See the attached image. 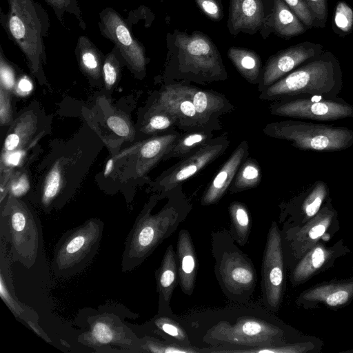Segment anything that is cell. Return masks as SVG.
Segmentation results:
<instances>
[{
  "label": "cell",
  "mask_w": 353,
  "mask_h": 353,
  "mask_svg": "<svg viewBox=\"0 0 353 353\" xmlns=\"http://www.w3.org/2000/svg\"><path fill=\"white\" fill-rule=\"evenodd\" d=\"M166 46L165 73L171 77L199 83L228 78L218 48L205 33L175 29L167 34Z\"/></svg>",
  "instance_id": "1"
},
{
  "label": "cell",
  "mask_w": 353,
  "mask_h": 353,
  "mask_svg": "<svg viewBox=\"0 0 353 353\" xmlns=\"http://www.w3.org/2000/svg\"><path fill=\"white\" fill-rule=\"evenodd\" d=\"M138 316L117 303H105L97 309L84 308L74 321L81 330L77 341L95 352H141V337L125 321L126 318Z\"/></svg>",
  "instance_id": "2"
},
{
  "label": "cell",
  "mask_w": 353,
  "mask_h": 353,
  "mask_svg": "<svg viewBox=\"0 0 353 353\" xmlns=\"http://www.w3.org/2000/svg\"><path fill=\"white\" fill-rule=\"evenodd\" d=\"M0 238L8 245L13 262L32 268L43 254L40 219L30 204L21 198L7 196L0 205Z\"/></svg>",
  "instance_id": "3"
},
{
  "label": "cell",
  "mask_w": 353,
  "mask_h": 353,
  "mask_svg": "<svg viewBox=\"0 0 353 353\" xmlns=\"http://www.w3.org/2000/svg\"><path fill=\"white\" fill-rule=\"evenodd\" d=\"M4 28L25 56L32 74L46 82L43 65L46 54L43 38L48 34L49 19L34 0H8Z\"/></svg>",
  "instance_id": "4"
},
{
  "label": "cell",
  "mask_w": 353,
  "mask_h": 353,
  "mask_svg": "<svg viewBox=\"0 0 353 353\" xmlns=\"http://www.w3.org/2000/svg\"><path fill=\"white\" fill-rule=\"evenodd\" d=\"M157 199L152 197L145 205L126 236L121 263L123 272L139 266L185 217L184 212L171 205L152 214Z\"/></svg>",
  "instance_id": "5"
},
{
  "label": "cell",
  "mask_w": 353,
  "mask_h": 353,
  "mask_svg": "<svg viewBox=\"0 0 353 353\" xmlns=\"http://www.w3.org/2000/svg\"><path fill=\"white\" fill-rule=\"evenodd\" d=\"M342 72L336 57L324 50L263 90L260 97L275 99L301 94L324 96L341 85Z\"/></svg>",
  "instance_id": "6"
},
{
  "label": "cell",
  "mask_w": 353,
  "mask_h": 353,
  "mask_svg": "<svg viewBox=\"0 0 353 353\" xmlns=\"http://www.w3.org/2000/svg\"><path fill=\"white\" fill-rule=\"evenodd\" d=\"M104 223L90 218L64 232L56 243L51 269L58 278L67 279L82 272L99 249Z\"/></svg>",
  "instance_id": "7"
},
{
  "label": "cell",
  "mask_w": 353,
  "mask_h": 353,
  "mask_svg": "<svg viewBox=\"0 0 353 353\" xmlns=\"http://www.w3.org/2000/svg\"><path fill=\"white\" fill-rule=\"evenodd\" d=\"M70 149L55 159L44 174L32 201L45 213L61 210L72 197L83 176V170H88L89 162L83 158V152L77 147Z\"/></svg>",
  "instance_id": "8"
},
{
  "label": "cell",
  "mask_w": 353,
  "mask_h": 353,
  "mask_svg": "<svg viewBox=\"0 0 353 353\" xmlns=\"http://www.w3.org/2000/svg\"><path fill=\"white\" fill-rule=\"evenodd\" d=\"M263 132L270 137L291 141L303 150L339 151L353 144V131L341 127L286 121L268 124Z\"/></svg>",
  "instance_id": "9"
},
{
  "label": "cell",
  "mask_w": 353,
  "mask_h": 353,
  "mask_svg": "<svg viewBox=\"0 0 353 353\" xmlns=\"http://www.w3.org/2000/svg\"><path fill=\"white\" fill-rule=\"evenodd\" d=\"M207 341L213 345H234L252 348L288 344L278 325L255 316H241L234 323L221 321L210 328Z\"/></svg>",
  "instance_id": "10"
},
{
  "label": "cell",
  "mask_w": 353,
  "mask_h": 353,
  "mask_svg": "<svg viewBox=\"0 0 353 353\" xmlns=\"http://www.w3.org/2000/svg\"><path fill=\"white\" fill-rule=\"evenodd\" d=\"M216 277L228 296L249 299L254 289L256 274L251 261L235 245L214 251Z\"/></svg>",
  "instance_id": "11"
},
{
  "label": "cell",
  "mask_w": 353,
  "mask_h": 353,
  "mask_svg": "<svg viewBox=\"0 0 353 353\" xmlns=\"http://www.w3.org/2000/svg\"><path fill=\"white\" fill-rule=\"evenodd\" d=\"M339 228L337 214L331 204L321 207L319 212L305 224L288 227L284 241L294 262L317 243L330 241Z\"/></svg>",
  "instance_id": "12"
},
{
  "label": "cell",
  "mask_w": 353,
  "mask_h": 353,
  "mask_svg": "<svg viewBox=\"0 0 353 353\" xmlns=\"http://www.w3.org/2000/svg\"><path fill=\"white\" fill-rule=\"evenodd\" d=\"M99 19L101 34L114 44L133 73L144 77L148 61L145 48L134 37L125 21L111 8L103 9L99 14Z\"/></svg>",
  "instance_id": "13"
},
{
  "label": "cell",
  "mask_w": 353,
  "mask_h": 353,
  "mask_svg": "<svg viewBox=\"0 0 353 353\" xmlns=\"http://www.w3.org/2000/svg\"><path fill=\"white\" fill-rule=\"evenodd\" d=\"M262 289L268 309L276 312L281 303L284 288V254L281 234L273 222L269 230L263 257Z\"/></svg>",
  "instance_id": "14"
},
{
  "label": "cell",
  "mask_w": 353,
  "mask_h": 353,
  "mask_svg": "<svg viewBox=\"0 0 353 353\" xmlns=\"http://www.w3.org/2000/svg\"><path fill=\"white\" fill-rule=\"evenodd\" d=\"M228 145L227 137L212 139L163 172L154 183V188L164 192L170 190L216 159L224 152Z\"/></svg>",
  "instance_id": "15"
},
{
  "label": "cell",
  "mask_w": 353,
  "mask_h": 353,
  "mask_svg": "<svg viewBox=\"0 0 353 353\" xmlns=\"http://www.w3.org/2000/svg\"><path fill=\"white\" fill-rule=\"evenodd\" d=\"M274 5V0H230L227 21L230 34L235 37L241 32L250 35L259 32L267 39Z\"/></svg>",
  "instance_id": "16"
},
{
  "label": "cell",
  "mask_w": 353,
  "mask_h": 353,
  "mask_svg": "<svg viewBox=\"0 0 353 353\" xmlns=\"http://www.w3.org/2000/svg\"><path fill=\"white\" fill-rule=\"evenodd\" d=\"M272 114L292 118L333 121L353 117V106L321 98L297 99L272 107Z\"/></svg>",
  "instance_id": "17"
},
{
  "label": "cell",
  "mask_w": 353,
  "mask_h": 353,
  "mask_svg": "<svg viewBox=\"0 0 353 353\" xmlns=\"http://www.w3.org/2000/svg\"><path fill=\"white\" fill-rule=\"evenodd\" d=\"M324 50L320 43L303 41L277 52L266 61L262 70L259 88L263 91Z\"/></svg>",
  "instance_id": "18"
},
{
  "label": "cell",
  "mask_w": 353,
  "mask_h": 353,
  "mask_svg": "<svg viewBox=\"0 0 353 353\" xmlns=\"http://www.w3.org/2000/svg\"><path fill=\"white\" fill-rule=\"evenodd\" d=\"M12 260L6 242L0 238V296L18 320L23 321L37 335L50 343L52 340L41 328L38 314L31 307L19 301L12 281Z\"/></svg>",
  "instance_id": "19"
},
{
  "label": "cell",
  "mask_w": 353,
  "mask_h": 353,
  "mask_svg": "<svg viewBox=\"0 0 353 353\" xmlns=\"http://www.w3.org/2000/svg\"><path fill=\"white\" fill-rule=\"evenodd\" d=\"M350 249L341 239L332 246L320 242L307 251L294 265L290 281L293 286L300 285L312 277L331 268L340 257L350 253Z\"/></svg>",
  "instance_id": "20"
},
{
  "label": "cell",
  "mask_w": 353,
  "mask_h": 353,
  "mask_svg": "<svg viewBox=\"0 0 353 353\" xmlns=\"http://www.w3.org/2000/svg\"><path fill=\"white\" fill-rule=\"evenodd\" d=\"M180 134L173 132L161 136H156L148 140L136 143L129 149L117 155L127 157L125 166H134L133 174L136 177L143 176L170 149L180 137Z\"/></svg>",
  "instance_id": "21"
},
{
  "label": "cell",
  "mask_w": 353,
  "mask_h": 353,
  "mask_svg": "<svg viewBox=\"0 0 353 353\" xmlns=\"http://www.w3.org/2000/svg\"><path fill=\"white\" fill-rule=\"evenodd\" d=\"M353 301V276L350 279L324 283L302 292L296 303L305 309L325 306L338 310Z\"/></svg>",
  "instance_id": "22"
},
{
  "label": "cell",
  "mask_w": 353,
  "mask_h": 353,
  "mask_svg": "<svg viewBox=\"0 0 353 353\" xmlns=\"http://www.w3.org/2000/svg\"><path fill=\"white\" fill-rule=\"evenodd\" d=\"M163 110L172 115L183 129H205L196 115L194 104L180 83L168 84L160 92L148 112Z\"/></svg>",
  "instance_id": "23"
},
{
  "label": "cell",
  "mask_w": 353,
  "mask_h": 353,
  "mask_svg": "<svg viewBox=\"0 0 353 353\" xmlns=\"http://www.w3.org/2000/svg\"><path fill=\"white\" fill-rule=\"evenodd\" d=\"M39 108H28L13 120L3 141L1 154L19 152L28 155L45 130L39 131Z\"/></svg>",
  "instance_id": "24"
},
{
  "label": "cell",
  "mask_w": 353,
  "mask_h": 353,
  "mask_svg": "<svg viewBox=\"0 0 353 353\" xmlns=\"http://www.w3.org/2000/svg\"><path fill=\"white\" fill-rule=\"evenodd\" d=\"M180 85L192 101L199 120L204 128L212 125V122L220 115L233 108L224 96L219 93L200 90L186 84L180 83Z\"/></svg>",
  "instance_id": "25"
},
{
  "label": "cell",
  "mask_w": 353,
  "mask_h": 353,
  "mask_svg": "<svg viewBox=\"0 0 353 353\" xmlns=\"http://www.w3.org/2000/svg\"><path fill=\"white\" fill-rule=\"evenodd\" d=\"M248 149L245 141H243L235 149L206 190L201 200L203 205L215 203L223 196L245 159Z\"/></svg>",
  "instance_id": "26"
},
{
  "label": "cell",
  "mask_w": 353,
  "mask_h": 353,
  "mask_svg": "<svg viewBox=\"0 0 353 353\" xmlns=\"http://www.w3.org/2000/svg\"><path fill=\"white\" fill-rule=\"evenodd\" d=\"M176 248L179 283L182 291L191 295L195 285L197 260L191 236L186 230L180 231Z\"/></svg>",
  "instance_id": "27"
},
{
  "label": "cell",
  "mask_w": 353,
  "mask_h": 353,
  "mask_svg": "<svg viewBox=\"0 0 353 353\" xmlns=\"http://www.w3.org/2000/svg\"><path fill=\"white\" fill-rule=\"evenodd\" d=\"M179 276L176 256L172 245H170L163 255L160 267L155 272L157 290L159 293V312L168 308Z\"/></svg>",
  "instance_id": "28"
},
{
  "label": "cell",
  "mask_w": 353,
  "mask_h": 353,
  "mask_svg": "<svg viewBox=\"0 0 353 353\" xmlns=\"http://www.w3.org/2000/svg\"><path fill=\"white\" fill-rule=\"evenodd\" d=\"M270 34L290 39L305 33L307 28L283 0H274L269 21Z\"/></svg>",
  "instance_id": "29"
},
{
  "label": "cell",
  "mask_w": 353,
  "mask_h": 353,
  "mask_svg": "<svg viewBox=\"0 0 353 353\" xmlns=\"http://www.w3.org/2000/svg\"><path fill=\"white\" fill-rule=\"evenodd\" d=\"M75 54L82 72L93 81H100L105 57L88 37H79Z\"/></svg>",
  "instance_id": "30"
},
{
  "label": "cell",
  "mask_w": 353,
  "mask_h": 353,
  "mask_svg": "<svg viewBox=\"0 0 353 353\" xmlns=\"http://www.w3.org/2000/svg\"><path fill=\"white\" fill-rule=\"evenodd\" d=\"M228 57L240 74L251 83H259L262 74L260 56L254 50L232 46L227 52Z\"/></svg>",
  "instance_id": "31"
},
{
  "label": "cell",
  "mask_w": 353,
  "mask_h": 353,
  "mask_svg": "<svg viewBox=\"0 0 353 353\" xmlns=\"http://www.w3.org/2000/svg\"><path fill=\"white\" fill-rule=\"evenodd\" d=\"M214 134L212 129L194 130L184 135H181L164 155L163 159L183 158L190 152L212 140Z\"/></svg>",
  "instance_id": "32"
},
{
  "label": "cell",
  "mask_w": 353,
  "mask_h": 353,
  "mask_svg": "<svg viewBox=\"0 0 353 353\" xmlns=\"http://www.w3.org/2000/svg\"><path fill=\"white\" fill-rule=\"evenodd\" d=\"M327 195V188L325 183L317 182L312 191L301 203L298 212L292 217L291 226H299L312 219L320 210Z\"/></svg>",
  "instance_id": "33"
},
{
  "label": "cell",
  "mask_w": 353,
  "mask_h": 353,
  "mask_svg": "<svg viewBox=\"0 0 353 353\" xmlns=\"http://www.w3.org/2000/svg\"><path fill=\"white\" fill-rule=\"evenodd\" d=\"M261 180V172L257 162L248 159L239 167L230 190L236 192L254 188Z\"/></svg>",
  "instance_id": "34"
},
{
  "label": "cell",
  "mask_w": 353,
  "mask_h": 353,
  "mask_svg": "<svg viewBox=\"0 0 353 353\" xmlns=\"http://www.w3.org/2000/svg\"><path fill=\"white\" fill-rule=\"evenodd\" d=\"M230 218L234 232V238L243 245L250 234L251 222L245 206L239 202H233L229 207Z\"/></svg>",
  "instance_id": "35"
},
{
  "label": "cell",
  "mask_w": 353,
  "mask_h": 353,
  "mask_svg": "<svg viewBox=\"0 0 353 353\" xmlns=\"http://www.w3.org/2000/svg\"><path fill=\"white\" fill-rule=\"evenodd\" d=\"M321 350L320 342L315 339L283 345H272L248 350H230V352H258V353H308L317 352Z\"/></svg>",
  "instance_id": "36"
},
{
  "label": "cell",
  "mask_w": 353,
  "mask_h": 353,
  "mask_svg": "<svg viewBox=\"0 0 353 353\" xmlns=\"http://www.w3.org/2000/svg\"><path fill=\"white\" fill-rule=\"evenodd\" d=\"M143 326L153 327L155 328L154 332L159 331L163 332L182 345L190 346L188 335L181 326L174 319L161 313H158L150 321Z\"/></svg>",
  "instance_id": "37"
},
{
  "label": "cell",
  "mask_w": 353,
  "mask_h": 353,
  "mask_svg": "<svg viewBox=\"0 0 353 353\" xmlns=\"http://www.w3.org/2000/svg\"><path fill=\"white\" fill-rule=\"evenodd\" d=\"M30 181L28 174L23 170H16L6 181L1 182V200L2 203L7 196L21 198L30 190Z\"/></svg>",
  "instance_id": "38"
},
{
  "label": "cell",
  "mask_w": 353,
  "mask_h": 353,
  "mask_svg": "<svg viewBox=\"0 0 353 353\" xmlns=\"http://www.w3.org/2000/svg\"><path fill=\"white\" fill-rule=\"evenodd\" d=\"M174 125H177L176 119L168 112L163 110L150 111L147 112L141 130L145 134H152L170 129Z\"/></svg>",
  "instance_id": "39"
},
{
  "label": "cell",
  "mask_w": 353,
  "mask_h": 353,
  "mask_svg": "<svg viewBox=\"0 0 353 353\" xmlns=\"http://www.w3.org/2000/svg\"><path fill=\"white\" fill-rule=\"evenodd\" d=\"M121 55L114 48L104 58L102 68V78L108 90L112 89L117 83L121 73Z\"/></svg>",
  "instance_id": "40"
},
{
  "label": "cell",
  "mask_w": 353,
  "mask_h": 353,
  "mask_svg": "<svg viewBox=\"0 0 353 353\" xmlns=\"http://www.w3.org/2000/svg\"><path fill=\"white\" fill-rule=\"evenodd\" d=\"M141 352L152 353H192L198 352L190 346L164 343L150 336L141 337Z\"/></svg>",
  "instance_id": "41"
},
{
  "label": "cell",
  "mask_w": 353,
  "mask_h": 353,
  "mask_svg": "<svg viewBox=\"0 0 353 353\" xmlns=\"http://www.w3.org/2000/svg\"><path fill=\"white\" fill-rule=\"evenodd\" d=\"M105 123L110 130L117 136L128 141H132L134 137V130L127 117L121 113L112 112L105 119Z\"/></svg>",
  "instance_id": "42"
},
{
  "label": "cell",
  "mask_w": 353,
  "mask_h": 353,
  "mask_svg": "<svg viewBox=\"0 0 353 353\" xmlns=\"http://www.w3.org/2000/svg\"><path fill=\"white\" fill-rule=\"evenodd\" d=\"M53 9L58 19L63 22L65 12L74 15L79 21L80 26L85 29V23L83 19L78 0H45Z\"/></svg>",
  "instance_id": "43"
},
{
  "label": "cell",
  "mask_w": 353,
  "mask_h": 353,
  "mask_svg": "<svg viewBox=\"0 0 353 353\" xmlns=\"http://www.w3.org/2000/svg\"><path fill=\"white\" fill-rule=\"evenodd\" d=\"M334 24L341 36L349 34L353 29V10L344 1H339L336 6Z\"/></svg>",
  "instance_id": "44"
},
{
  "label": "cell",
  "mask_w": 353,
  "mask_h": 353,
  "mask_svg": "<svg viewBox=\"0 0 353 353\" xmlns=\"http://www.w3.org/2000/svg\"><path fill=\"white\" fill-rule=\"evenodd\" d=\"M17 79L16 70L0 50V86L12 93L14 90Z\"/></svg>",
  "instance_id": "45"
},
{
  "label": "cell",
  "mask_w": 353,
  "mask_h": 353,
  "mask_svg": "<svg viewBox=\"0 0 353 353\" xmlns=\"http://www.w3.org/2000/svg\"><path fill=\"white\" fill-rule=\"evenodd\" d=\"M314 19L315 28H324L326 25L328 9L327 0H303Z\"/></svg>",
  "instance_id": "46"
},
{
  "label": "cell",
  "mask_w": 353,
  "mask_h": 353,
  "mask_svg": "<svg viewBox=\"0 0 353 353\" xmlns=\"http://www.w3.org/2000/svg\"><path fill=\"white\" fill-rule=\"evenodd\" d=\"M201 12L209 19L220 21L223 17L221 0H194Z\"/></svg>",
  "instance_id": "47"
},
{
  "label": "cell",
  "mask_w": 353,
  "mask_h": 353,
  "mask_svg": "<svg viewBox=\"0 0 353 353\" xmlns=\"http://www.w3.org/2000/svg\"><path fill=\"white\" fill-rule=\"evenodd\" d=\"M307 29L315 28L312 14L303 0H283Z\"/></svg>",
  "instance_id": "48"
},
{
  "label": "cell",
  "mask_w": 353,
  "mask_h": 353,
  "mask_svg": "<svg viewBox=\"0 0 353 353\" xmlns=\"http://www.w3.org/2000/svg\"><path fill=\"white\" fill-rule=\"evenodd\" d=\"M11 93L0 86V124L6 126L13 121Z\"/></svg>",
  "instance_id": "49"
},
{
  "label": "cell",
  "mask_w": 353,
  "mask_h": 353,
  "mask_svg": "<svg viewBox=\"0 0 353 353\" xmlns=\"http://www.w3.org/2000/svg\"><path fill=\"white\" fill-rule=\"evenodd\" d=\"M33 90L32 80L26 75H21L17 81L14 88L16 94L20 97L28 96Z\"/></svg>",
  "instance_id": "50"
}]
</instances>
